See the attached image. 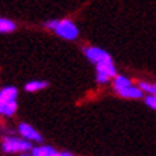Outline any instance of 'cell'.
<instances>
[{"label": "cell", "mask_w": 156, "mask_h": 156, "mask_svg": "<svg viewBox=\"0 0 156 156\" xmlns=\"http://www.w3.org/2000/svg\"><path fill=\"white\" fill-rule=\"evenodd\" d=\"M53 32H55L57 36L66 39V40H75V39H77V36H79V29H77V26L69 19L59 20V23H57L56 29H55Z\"/></svg>", "instance_id": "2"}, {"label": "cell", "mask_w": 156, "mask_h": 156, "mask_svg": "<svg viewBox=\"0 0 156 156\" xmlns=\"http://www.w3.org/2000/svg\"><path fill=\"white\" fill-rule=\"evenodd\" d=\"M16 29V24L6 17H0V33H12Z\"/></svg>", "instance_id": "10"}, {"label": "cell", "mask_w": 156, "mask_h": 156, "mask_svg": "<svg viewBox=\"0 0 156 156\" xmlns=\"http://www.w3.org/2000/svg\"><path fill=\"white\" fill-rule=\"evenodd\" d=\"M96 80H98V83H100V85H105V83L109 82V77H106L105 75H98L96 76Z\"/></svg>", "instance_id": "16"}, {"label": "cell", "mask_w": 156, "mask_h": 156, "mask_svg": "<svg viewBox=\"0 0 156 156\" xmlns=\"http://www.w3.org/2000/svg\"><path fill=\"white\" fill-rule=\"evenodd\" d=\"M19 132H20V135H22V137L26 139V140H29V142H39V143L43 142L42 135H40L33 126H30L27 123H20Z\"/></svg>", "instance_id": "4"}, {"label": "cell", "mask_w": 156, "mask_h": 156, "mask_svg": "<svg viewBox=\"0 0 156 156\" xmlns=\"http://www.w3.org/2000/svg\"><path fill=\"white\" fill-rule=\"evenodd\" d=\"M118 93L123 98H128V99H140L143 96V90L139 87V86H129V87H125L122 90H118Z\"/></svg>", "instance_id": "6"}, {"label": "cell", "mask_w": 156, "mask_h": 156, "mask_svg": "<svg viewBox=\"0 0 156 156\" xmlns=\"http://www.w3.org/2000/svg\"><path fill=\"white\" fill-rule=\"evenodd\" d=\"M22 156H32V155H27V153H22Z\"/></svg>", "instance_id": "18"}, {"label": "cell", "mask_w": 156, "mask_h": 156, "mask_svg": "<svg viewBox=\"0 0 156 156\" xmlns=\"http://www.w3.org/2000/svg\"><path fill=\"white\" fill-rule=\"evenodd\" d=\"M85 55L90 62H93L96 65H102V63H112V57L106 50L100 48H86L85 49Z\"/></svg>", "instance_id": "3"}, {"label": "cell", "mask_w": 156, "mask_h": 156, "mask_svg": "<svg viewBox=\"0 0 156 156\" xmlns=\"http://www.w3.org/2000/svg\"><path fill=\"white\" fill-rule=\"evenodd\" d=\"M32 142H29L26 139H20V137H14V136H6L2 142V149L6 153H17L22 152L24 153L26 151H32Z\"/></svg>", "instance_id": "1"}, {"label": "cell", "mask_w": 156, "mask_h": 156, "mask_svg": "<svg viewBox=\"0 0 156 156\" xmlns=\"http://www.w3.org/2000/svg\"><path fill=\"white\" fill-rule=\"evenodd\" d=\"M2 106V115L5 116H13L17 110V102H10V103H5V105H0Z\"/></svg>", "instance_id": "12"}, {"label": "cell", "mask_w": 156, "mask_h": 156, "mask_svg": "<svg viewBox=\"0 0 156 156\" xmlns=\"http://www.w3.org/2000/svg\"><path fill=\"white\" fill-rule=\"evenodd\" d=\"M17 99V89L13 86H6L0 90V105L10 103Z\"/></svg>", "instance_id": "5"}, {"label": "cell", "mask_w": 156, "mask_h": 156, "mask_svg": "<svg viewBox=\"0 0 156 156\" xmlns=\"http://www.w3.org/2000/svg\"><path fill=\"white\" fill-rule=\"evenodd\" d=\"M145 102H146V105L149 106V108H152V109H155L156 110V96H153V95L146 96Z\"/></svg>", "instance_id": "14"}, {"label": "cell", "mask_w": 156, "mask_h": 156, "mask_svg": "<svg viewBox=\"0 0 156 156\" xmlns=\"http://www.w3.org/2000/svg\"><path fill=\"white\" fill-rule=\"evenodd\" d=\"M139 87L142 90H145V92H147V93L156 96V83L155 85H151V83H146V82H140V83H139Z\"/></svg>", "instance_id": "13"}, {"label": "cell", "mask_w": 156, "mask_h": 156, "mask_svg": "<svg viewBox=\"0 0 156 156\" xmlns=\"http://www.w3.org/2000/svg\"><path fill=\"white\" fill-rule=\"evenodd\" d=\"M113 86H115V89H116V92H118V90H122L125 87L132 86V82H130V79L125 77V76H116L113 80Z\"/></svg>", "instance_id": "9"}, {"label": "cell", "mask_w": 156, "mask_h": 156, "mask_svg": "<svg viewBox=\"0 0 156 156\" xmlns=\"http://www.w3.org/2000/svg\"><path fill=\"white\" fill-rule=\"evenodd\" d=\"M57 23H59V20H49V22H46V23H44V26H46V27L48 29H50V30H55V29H56V26H57Z\"/></svg>", "instance_id": "15"}, {"label": "cell", "mask_w": 156, "mask_h": 156, "mask_svg": "<svg viewBox=\"0 0 156 156\" xmlns=\"http://www.w3.org/2000/svg\"><path fill=\"white\" fill-rule=\"evenodd\" d=\"M59 156H73V155L70 152H62V153H59Z\"/></svg>", "instance_id": "17"}, {"label": "cell", "mask_w": 156, "mask_h": 156, "mask_svg": "<svg viewBox=\"0 0 156 156\" xmlns=\"http://www.w3.org/2000/svg\"><path fill=\"white\" fill-rule=\"evenodd\" d=\"M60 152H57L52 146H36L32 147V156H59Z\"/></svg>", "instance_id": "8"}, {"label": "cell", "mask_w": 156, "mask_h": 156, "mask_svg": "<svg viewBox=\"0 0 156 156\" xmlns=\"http://www.w3.org/2000/svg\"><path fill=\"white\" fill-rule=\"evenodd\" d=\"M44 87H48V82H43V80H33V82H29L27 85L24 86L26 92H37V90H42Z\"/></svg>", "instance_id": "11"}, {"label": "cell", "mask_w": 156, "mask_h": 156, "mask_svg": "<svg viewBox=\"0 0 156 156\" xmlns=\"http://www.w3.org/2000/svg\"><path fill=\"white\" fill-rule=\"evenodd\" d=\"M96 72L98 75H105L106 77L112 79V77H116V67L113 66V62L112 63H102V65H96Z\"/></svg>", "instance_id": "7"}]
</instances>
